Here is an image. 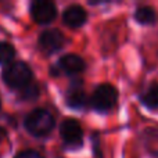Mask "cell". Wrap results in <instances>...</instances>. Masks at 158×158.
<instances>
[{"label": "cell", "instance_id": "cell-1", "mask_svg": "<svg viewBox=\"0 0 158 158\" xmlns=\"http://www.w3.org/2000/svg\"><path fill=\"white\" fill-rule=\"evenodd\" d=\"M32 71L24 61H13L3 69V81L10 89L21 90L32 82Z\"/></svg>", "mask_w": 158, "mask_h": 158}, {"label": "cell", "instance_id": "cell-2", "mask_svg": "<svg viewBox=\"0 0 158 158\" xmlns=\"http://www.w3.org/2000/svg\"><path fill=\"white\" fill-rule=\"evenodd\" d=\"M24 125H25V129L31 135L38 137H43V136H47L53 131L56 122H54V117L47 110L36 108L25 118Z\"/></svg>", "mask_w": 158, "mask_h": 158}, {"label": "cell", "instance_id": "cell-3", "mask_svg": "<svg viewBox=\"0 0 158 158\" xmlns=\"http://www.w3.org/2000/svg\"><path fill=\"white\" fill-rule=\"evenodd\" d=\"M118 92L112 85L101 83L96 87L92 96V106L97 111H110L117 104Z\"/></svg>", "mask_w": 158, "mask_h": 158}, {"label": "cell", "instance_id": "cell-4", "mask_svg": "<svg viewBox=\"0 0 158 158\" xmlns=\"http://www.w3.org/2000/svg\"><path fill=\"white\" fill-rule=\"evenodd\" d=\"M61 139L64 140L67 147L77 148L82 146L83 142V131L81 123L75 118H65L60 126Z\"/></svg>", "mask_w": 158, "mask_h": 158}, {"label": "cell", "instance_id": "cell-5", "mask_svg": "<svg viewBox=\"0 0 158 158\" xmlns=\"http://www.w3.org/2000/svg\"><path fill=\"white\" fill-rule=\"evenodd\" d=\"M31 17L36 24H50L57 17L56 4L49 0H36L31 4Z\"/></svg>", "mask_w": 158, "mask_h": 158}, {"label": "cell", "instance_id": "cell-6", "mask_svg": "<svg viewBox=\"0 0 158 158\" xmlns=\"http://www.w3.org/2000/svg\"><path fill=\"white\" fill-rule=\"evenodd\" d=\"M65 43V38L58 29H46L39 35V47L44 53H54Z\"/></svg>", "mask_w": 158, "mask_h": 158}, {"label": "cell", "instance_id": "cell-7", "mask_svg": "<svg viewBox=\"0 0 158 158\" xmlns=\"http://www.w3.org/2000/svg\"><path fill=\"white\" fill-rule=\"evenodd\" d=\"M57 68L68 75H77L85 71L86 64H85L83 58L77 54H65L58 60Z\"/></svg>", "mask_w": 158, "mask_h": 158}, {"label": "cell", "instance_id": "cell-8", "mask_svg": "<svg viewBox=\"0 0 158 158\" xmlns=\"http://www.w3.org/2000/svg\"><path fill=\"white\" fill-rule=\"evenodd\" d=\"M87 14L82 6L72 4L67 7L63 13V21L69 28H79L86 22Z\"/></svg>", "mask_w": 158, "mask_h": 158}, {"label": "cell", "instance_id": "cell-9", "mask_svg": "<svg viewBox=\"0 0 158 158\" xmlns=\"http://www.w3.org/2000/svg\"><path fill=\"white\" fill-rule=\"evenodd\" d=\"M86 94H85L83 89L79 86H72L71 89L67 92L65 101L68 104V107L71 108H82L86 104Z\"/></svg>", "mask_w": 158, "mask_h": 158}, {"label": "cell", "instance_id": "cell-10", "mask_svg": "<svg viewBox=\"0 0 158 158\" xmlns=\"http://www.w3.org/2000/svg\"><path fill=\"white\" fill-rule=\"evenodd\" d=\"M135 18H136L137 22L143 25L147 24H154L157 19V14L154 11V8L148 7V6H144V7H139L135 13Z\"/></svg>", "mask_w": 158, "mask_h": 158}, {"label": "cell", "instance_id": "cell-11", "mask_svg": "<svg viewBox=\"0 0 158 158\" xmlns=\"http://www.w3.org/2000/svg\"><path fill=\"white\" fill-rule=\"evenodd\" d=\"M142 101L148 108L158 107V83H151L142 94Z\"/></svg>", "mask_w": 158, "mask_h": 158}, {"label": "cell", "instance_id": "cell-12", "mask_svg": "<svg viewBox=\"0 0 158 158\" xmlns=\"http://www.w3.org/2000/svg\"><path fill=\"white\" fill-rule=\"evenodd\" d=\"M40 94V89H39V85L35 82H31L29 85H27L25 87H22L18 93V97L24 101H35L36 98Z\"/></svg>", "mask_w": 158, "mask_h": 158}, {"label": "cell", "instance_id": "cell-13", "mask_svg": "<svg viewBox=\"0 0 158 158\" xmlns=\"http://www.w3.org/2000/svg\"><path fill=\"white\" fill-rule=\"evenodd\" d=\"M15 57V49L8 42H0V64L2 65H8L13 63Z\"/></svg>", "mask_w": 158, "mask_h": 158}, {"label": "cell", "instance_id": "cell-14", "mask_svg": "<svg viewBox=\"0 0 158 158\" xmlns=\"http://www.w3.org/2000/svg\"><path fill=\"white\" fill-rule=\"evenodd\" d=\"M14 158H44V157L39 151L32 150V148H27V150H22L19 153H17Z\"/></svg>", "mask_w": 158, "mask_h": 158}, {"label": "cell", "instance_id": "cell-15", "mask_svg": "<svg viewBox=\"0 0 158 158\" xmlns=\"http://www.w3.org/2000/svg\"><path fill=\"white\" fill-rule=\"evenodd\" d=\"M4 137H6V131L2 128V126H0V143L3 142V139H4Z\"/></svg>", "mask_w": 158, "mask_h": 158}, {"label": "cell", "instance_id": "cell-16", "mask_svg": "<svg viewBox=\"0 0 158 158\" xmlns=\"http://www.w3.org/2000/svg\"><path fill=\"white\" fill-rule=\"evenodd\" d=\"M0 108H2V100H0Z\"/></svg>", "mask_w": 158, "mask_h": 158}]
</instances>
